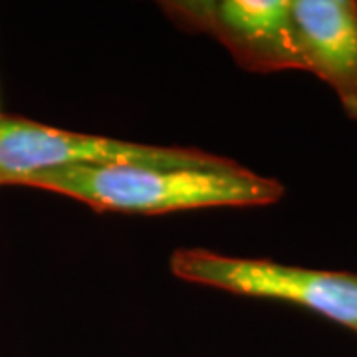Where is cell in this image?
<instances>
[{"label":"cell","instance_id":"3","mask_svg":"<svg viewBox=\"0 0 357 357\" xmlns=\"http://www.w3.org/2000/svg\"><path fill=\"white\" fill-rule=\"evenodd\" d=\"M220 155L189 147H161L50 128L0 112V187L22 185L36 173L64 167H199Z\"/></svg>","mask_w":357,"mask_h":357},{"label":"cell","instance_id":"2","mask_svg":"<svg viewBox=\"0 0 357 357\" xmlns=\"http://www.w3.org/2000/svg\"><path fill=\"white\" fill-rule=\"evenodd\" d=\"M169 270L175 278L189 284L292 304L357 333V274L354 272L222 255L203 246L173 250Z\"/></svg>","mask_w":357,"mask_h":357},{"label":"cell","instance_id":"5","mask_svg":"<svg viewBox=\"0 0 357 357\" xmlns=\"http://www.w3.org/2000/svg\"><path fill=\"white\" fill-rule=\"evenodd\" d=\"M292 18L304 72L319 77L357 121V2L292 0Z\"/></svg>","mask_w":357,"mask_h":357},{"label":"cell","instance_id":"1","mask_svg":"<svg viewBox=\"0 0 357 357\" xmlns=\"http://www.w3.org/2000/svg\"><path fill=\"white\" fill-rule=\"evenodd\" d=\"M22 187L70 197L98 213L169 215L211 206H268L284 197L278 178L220 157L199 167H64L30 175Z\"/></svg>","mask_w":357,"mask_h":357},{"label":"cell","instance_id":"4","mask_svg":"<svg viewBox=\"0 0 357 357\" xmlns=\"http://www.w3.org/2000/svg\"><path fill=\"white\" fill-rule=\"evenodd\" d=\"M159 6L178 28L217 40L250 74L304 72L292 0H171Z\"/></svg>","mask_w":357,"mask_h":357}]
</instances>
